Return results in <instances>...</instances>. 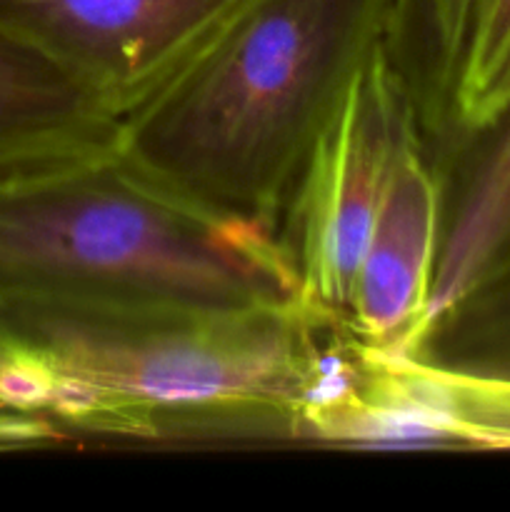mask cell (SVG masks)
<instances>
[{"instance_id":"obj_11","label":"cell","mask_w":510,"mask_h":512,"mask_svg":"<svg viewBox=\"0 0 510 512\" xmlns=\"http://www.w3.org/2000/svg\"><path fill=\"white\" fill-rule=\"evenodd\" d=\"M415 358L510 380V275L483 285L435 320Z\"/></svg>"},{"instance_id":"obj_1","label":"cell","mask_w":510,"mask_h":512,"mask_svg":"<svg viewBox=\"0 0 510 512\" xmlns=\"http://www.w3.org/2000/svg\"><path fill=\"white\" fill-rule=\"evenodd\" d=\"M53 380L55 425L125 438H300L323 318L300 303L0 298Z\"/></svg>"},{"instance_id":"obj_5","label":"cell","mask_w":510,"mask_h":512,"mask_svg":"<svg viewBox=\"0 0 510 512\" xmlns=\"http://www.w3.org/2000/svg\"><path fill=\"white\" fill-rule=\"evenodd\" d=\"M253 0H0V28L128 120L173 85Z\"/></svg>"},{"instance_id":"obj_13","label":"cell","mask_w":510,"mask_h":512,"mask_svg":"<svg viewBox=\"0 0 510 512\" xmlns=\"http://www.w3.org/2000/svg\"><path fill=\"white\" fill-rule=\"evenodd\" d=\"M55 440H58V428L53 420L0 408V453L43 448Z\"/></svg>"},{"instance_id":"obj_10","label":"cell","mask_w":510,"mask_h":512,"mask_svg":"<svg viewBox=\"0 0 510 512\" xmlns=\"http://www.w3.org/2000/svg\"><path fill=\"white\" fill-rule=\"evenodd\" d=\"M510 103V0H475L450 103L448 138H483Z\"/></svg>"},{"instance_id":"obj_8","label":"cell","mask_w":510,"mask_h":512,"mask_svg":"<svg viewBox=\"0 0 510 512\" xmlns=\"http://www.w3.org/2000/svg\"><path fill=\"white\" fill-rule=\"evenodd\" d=\"M485 138L488 148L445 220L425 333L460 300L510 275V103Z\"/></svg>"},{"instance_id":"obj_4","label":"cell","mask_w":510,"mask_h":512,"mask_svg":"<svg viewBox=\"0 0 510 512\" xmlns=\"http://www.w3.org/2000/svg\"><path fill=\"white\" fill-rule=\"evenodd\" d=\"M420 133L385 38L360 60L310 148L280 218L298 303L345 318L395 158Z\"/></svg>"},{"instance_id":"obj_3","label":"cell","mask_w":510,"mask_h":512,"mask_svg":"<svg viewBox=\"0 0 510 512\" xmlns=\"http://www.w3.org/2000/svg\"><path fill=\"white\" fill-rule=\"evenodd\" d=\"M298 303L278 228L170 193L118 153L0 165V298Z\"/></svg>"},{"instance_id":"obj_6","label":"cell","mask_w":510,"mask_h":512,"mask_svg":"<svg viewBox=\"0 0 510 512\" xmlns=\"http://www.w3.org/2000/svg\"><path fill=\"white\" fill-rule=\"evenodd\" d=\"M445 193L423 135L400 148L370 230L345 323L385 355H415L428 325L445 228Z\"/></svg>"},{"instance_id":"obj_2","label":"cell","mask_w":510,"mask_h":512,"mask_svg":"<svg viewBox=\"0 0 510 512\" xmlns=\"http://www.w3.org/2000/svg\"><path fill=\"white\" fill-rule=\"evenodd\" d=\"M393 0H253L193 68L120 123L118 153L170 193L278 228L315 138Z\"/></svg>"},{"instance_id":"obj_9","label":"cell","mask_w":510,"mask_h":512,"mask_svg":"<svg viewBox=\"0 0 510 512\" xmlns=\"http://www.w3.org/2000/svg\"><path fill=\"white\" fill-rule=\"evenodd\" d=\"M473 8L475 0H393L385 48L423 140L450 133V103Z\"/></svg>"},{"instance_id":"obj_7","label":"cell","mask_w":510,"mask_h":512,"mask_svg":"<svg viewBox=\"0 0 510 512\" xmlns=\"http://www.w3.org/2000/svg\"><path fill=\"white\" fill-rule=\"evenodd\" d=\"M118 133L63 70L0 28V165L98 153Z\"/></svg>"},{"instance_id":"obj_12","label":"cell","mask_w":510,"mask_h":512,"mask_svg":"<svg viewBox=\"0 0 510 512\" xmlns=\"http://www.w3.org/2000/svg\"><path fill=\"white\" fill-rule=\"evenodd\" d=\"M408 363L450 443L510 450V380L440 368L415 355Z\"/></svg>"}]
</instances>
